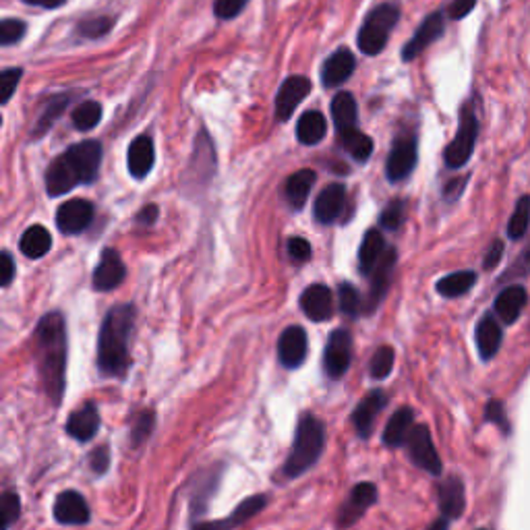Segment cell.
<instances>
[{
	"label": "cell",
	"instance_id": "obj_1",
	"mask_svg": "<svg viewBox=\"0 0 530 530\" xmlns=\"http://www.w3.org/2000/svg\"><path fill=\"white\" fill-rule=\"evenodd\" d=\"M35 357L44 392L52 406H60L67 373V321L60 311L46 313L35 328Z\"/></svg>",
	"mask_w": 530,
	"mask_h": 530
},
{
	"label": "cell",
	"instance_id": "obj_2",
	"mask_svg": "<svg viewBox=\"0 0 530 530\" xmlns=\"http://www.w3.org/2000/svg\"><path fill=\"white\" fill-rule=\"evenodd\" d=\"M137 309L131 302L115 305L106 313L98 336V369L104 377L123 379L131 367L129 338L135 328Z\"/></svg>",
	"mask_w": 530,
	"mask_h": 530
},
{
	"label": "cell",
	"instance_id": "obj_3",
	"mask_svg": "<svg viewBox=\"0 0 530 530\" xmlns=\"http://www.w3.org/2000/svg\"><path fill=\"white\" fill-rule=\"evenodd\" d=\"M102 145L98 141H81L60 153L46 171V193L67 195L77 185H91L100 174Z\"/></svg>",
	"mask_w": 530,
	"mask_h": 530
},
{
	"label": "cell",
	"instance_id": "obj_4",
	"mask_svg": "<svg viewBox=\"0 0 530 530\" xmlns=\"http://www.w3.org/2000/svg\"><path fill=\"white\" fill-rule=\"evenodd\" d=\"M325 448V427L321 419L315 414L305 413L301 414L296 423L293 450L288 454V460L282 466V475L286 479H296L315 466L320 460Z\"/></svg>",
	"mask_w": 530,
	"mask_h": 530
},
{
	"label": "cell",
	"instance_id": "obj_5",
	"mask_svg": "<svg viewBox=\"0 0 530 530\" xmlns=\"http://www.w3.org/2000/svg\"><path fill=\"white\" fill-rule=\"evenodd\" d=\"M400 9L395 5H381L369 13L365 23L360 25L357 44L358 51L367 56H376L387 46L390 33L398 23Z\"/></svg>",
	"mask_w": 530,
	"mask_h": 530
},
{
	"label": "cell",
	"instance_id": "obj_6",
	"mask_svg": "<svg viewBox=\"0 0 530 530\" xmlns=\"http://www.w3.org/2000/svg\"><path fill=\"white\" fill-rule=\"evenodd\" d=\"M479 137V118L472 110V104H466L460 112V125H458L456 137L445 147L443 160L448 168H462L475 152Z\"/></svg>",
	"mask_w": 530,
	"mask_h": 530
},
{
	"label": "cell",
	"instance_id": "obj_7",
	"mask_svg": "<svg viewBox=\"0 0 530 530\" xmlns=\"http://www.w3.org/2000/svg\"><path fill=\"white\" fill-rule=\"evenodd\" d=\"M352 365V336L349 330L338 328L330 334L323 350V373L330 379H342Z\"/></svg>",
	"mask_w": 530,
	"mask_h": 530
},
{
	"label": "cell",
	"instance_id": "obj_8",
	"mask_svg": "<svg viewBox=\"0 0 530 530\" xmlns=\"http://www.w3.org/2000/svg\"><path fill=\"white\" fill-rule=\"evenodd\" d=\"M406 450L408 458L414 462V466H419V469L429 472V475H442V458L437 454L433 437H431V431L427 425H414L413 433L406 442Z\"/></svg>",
	"mask_w": 530,
	"mask_h": 530
},
{
	"label": "cell",
	"instance_id": "obj_9",
	"mask_svg": "<svg viewBox=\"0 0 530 530\" xmlns=\"http://www.w3.org/2000/svg\"><path fill=\"white\" fill-rule=\"evenodd\" d=\"M395 261H398V253H395L394 246H387L379 264L376 265V270L369 275V293H367L363 302V311L367 315L376 313L377 307L384 302L387 291H390Z\"/></svg>",
	"mask_w": 530,
	"mask_h": 530
},
{
	"label": "cell",
	"instance_id": "obj_10",
	"mask_svg": "<svg viewBox=\"0 0 530 530\" xmlns=\"http://www.w3.org/2000/svg\"><path fill=\"white\" fill-rule=\"evenodd\" d=\"M416 139L413 137H400L394 141L392 152L387 155L386 162V176L390 182H400L411 176L416 166Z\"/></svg>",
	"mask_w": 530,
	"mask_h": 530
},
{
	"label": "cell",
	"instance_id": "obj_11",
	"mask_svg": "<svg viewBox=\"0 0 530 530\" xmlns=\"http://www.w3.org/2000/svg\"><path fill=\"white\" fill-rule=\"evenodd\" d=\"M379 497L377 487L373 483H358L355 489L350 491V497L346 499V504L338 512V526L340 528H350L355 526L357 522L363 518L365 512L376 504Z\"/></svg>",
	"mask_w": 530,
	"mask_h": 530
},
{
	"label": "cell",
	"instance_id": "obj_12",
	"mask_svg": "<svg viewBox=\"0 0 530 530\" xmlns=\"http://www.w3.org/2000/svg\"><path fill=\"white\" fill-rule=\"evenodd\" d=\"M267 504H270V497L264 496V493H257V496L240 501L237 510L230 516H226V518L214 522H193L191 530H235L243 525V522H249L253 516H257L261 510H265Z\"/></svg>",
	"mask_w": 530,
	"mask_h": 530
},
{
	"label": "cell",
	"instance_id": "obj_13",
	"mask_svg": "<svg viewBox=\"0 0 530 530\" xmlns=\"http://www.w3.org/2000/svg\"><path fill=\"white\" fill-rule=\"evenodd\" d=\"M387 394L384 390H373L358 402L355 411L350 414V423L355 427L360 440H369L376 427L377 414L387 406Z\"/></svg>",
	"mask_w": 530,
	"mask_h": 530
},
{
	"label": "cell",
	"instance_id": "obj_14",
	"mask_svg": "<svg viewBox=\"0 0 530 530\" xmlns=\"http://www.w3.org/2000/svg\"><path fill=\"white\" fill-rule=\"evenodd\" d=\"M309 352V338L305 328L301 325H288L280 334L278 358L286 369H299L305 363Z\"/></svg>",
	"mask_w": 530,
	"mask_h": 530
},
{
	"label": "cell",
	"instance_id": "obj_15",
	"mask_svg": "<svg viewBox=\"0 0 530 530\" xmlns=\"http://www.w3.org/2000/svg\"><path fill=\"white\" fill-rule=\"evenodd\" d=\"M126 278V267L123 264V257L116 249H104L100 264L94 270V278H91V286L98 293H110L123 284Z\"/></svg>",
	"mask_w": 530,
	"mask_h": 530
},
{
	"label": "cell",
	"instance_id": "obj_16",
	"mask_svg": "<svg viewBox=\"0 0 530 530\" xmlns=\"http://www.w3.org/2000/svg\"><path fill=\"white\" fill-rule=\"evenodd\" d=\"M94 222V203L88 200L65 201L56 211V226L62 235H79Z\"/></svg>",
	"mask_w": 530,
	"mask_h": 530
},
{
	"label": "cell",
	"instance_id": "obj_17",
	"mask_svg": "<svg viewBox=\"0 0 530 530\" xmlns=\"http://www.w3.org/2000/svg\"><path fill=\"white\" fill-rule=\"evenodd\" d=\"M311 94V81L307 77L293 75L282 83L278 89V96H275V120L280 123H286L294 115V110L299 108V104L305 100Z\"/></svg>",
	"mask_w": 530,
	"mask_h": 530
},
{
	"label": "cell",
	"instance_id": "obj_18",
	"mask_svg": "<svg viewBox=\"0 0 530 530\" xmlns=\"http://www.w3.org/2000/svg\"><path fill=\"white\" fill-rule=\"evenodd\" d=\"M299 305L311 321H328L334 315V294L325 284H311L302 291Z\"/></svg>",
	"mask_w": 530,
	"mask_h": 530
},
{
	"label": "cell",
	"instance_id": "obj_19",
	"mask_svg": "<svg viewBox=\"0 0 530 530\" xmlns=\"http://www.w3.org/2000/svg\"><path fill=\"white\" fill-rule=\"evenodd\" d=\"M54 520L60 522V525H88L91 518L89 506L86 497L77 491H62L59 497L54 499L52 507Z\"/></svg>",
	"mask_w": 530,
	"mask_h": 530
},
{
	"label": "cell",
	"instance_id": "obj_20",
	"mask_svg": "<svg viewBox=\"0 0 530 530\" xmlns=\"http://www.w3.org/2000/svg\"><path fill=\"white\" fill-rule=\"evenodd\" d=\"M443 30H445L443 13H433V15H429L425 21H423L419 30H416L413 40L408 42L404 48H402V60L408 62V60L416 59V56L425 51L427 46H431L435 40L442 38Z\"/></svg>",
	"mask_w": 530,
	"mask_h": 530
},
{
	"label": "cell",
	"instance_id": "obj_21",
	"mask_svg": "<svg viewBox=\"0 0 530 530\" xmlns=\"http://www.w3.org/2000/svg\"><path fill=\"white\" fill-rule=\"evenodd\" d=\"M65 429L77 442L94 440L98 431H100V413H98L94 402H86V404H81L77 411L70 413Z\"/></svg>",
	"mask_w": 530,
	"mask_h": 530
},
{
	"label": "cell",
	"instance_id": "obj_22",
	"mask_svg": "<svg viewBox=\"0 0 530 530\" xmlns=\"http://www.w3.org/2000/svg\"><path fill=\"white\" fill-rule=\"evenodd\" d=\"M437 499H440L442 516L450 520L460 518L466 507V491L460 477H445L440 487H437Z\"/></svg>",
	"mask_w": 530,
	"mask_h": 530
},
{
	"label": "cell",
	"instance_id": "obj_23",
	"mask_svg": "<svg viewBox=\"0 0 530 530\" xmlns=\"http://www.w3.org/2000/svg\"><path fill=\"white\" fill-rule=\"evenodd\" d=\"M344 203H346V187L340 185V182L328 185L320 195H317L313 218L320 224L336 222L344 211Z\"/></svg>",
	"mask_w": 530,
	"mask_h": 530
},
{
	"label": "cell",
	"instance_id": "obj_24",
	"mask_svg": "<svg viewBox=\"0 0 530 530\" xmlns=\"http://www.w3.org/2000/svg\"><path fill=\"white\" fill-rule=\"evenodd\" d=\"M355 67H357L355 54H352L349 48H340V51L331 54L330 59L323 62V69H321L323 86L325 88L342 86V83L355 73Z\"/></svg>",
	"mask_w": 530,
	"mask_h": 530
},
{
	"label": "cell",
	"instance_id": "obj_25",
	"mask_svg": "<svg viewBox=\"0 0 530 530\" xmlns=\"http://www.w3.org/2000/svg\"><path fill=\"white\" fill-rule=\"evenodd\" d=\"M126 164H129V172L135 176L137 181H144L147 174L152 172L155 164V150L153 139L150 135H139L133 141L126 153Z\"/></svg>",
	"mask_w": 530,
	"mask_h": 530
},
{
	"label": "cell",
	"instance_id": "obj_26",
	"mask_svg": "<svg viewBox=\"0 0 530 530\" xmlns=\"http://www.w3.org/2000/svg\"><path fill=\"white\" fill-rule=\"evenodd\" d=\"M475 340H477L479 355L483 360H491L497 355V350L501 349V342H504V330H501V325L496 321V317L493 315L480 317V321L477 323V330H475Z\"/></svg>",
	"mask_w": 530,
	"mask_h": 530
},
{
	"label": "cell",
	"instance_id": "obj_27",
	"mask_svg": "<svg viewBox=\"0 0 530 530\" xmlns=\"http://www.w3.org/2000/svg\"><path fill=\"white\" fill-rule=\"evenodd\" d=\"M528 302V293L525 286L514 284L507 286L506 291H501L496 299V313L501 320V323L506 325H514L518 321V317L522 315Z\"/></svg>",
	"mask_w": 530,
	"mask_h": 530
},
{
	"label": "cell",
	"instance_id": "obj_28",
	"mask_svg": "<svg viewBox=\"0 0 530 530\" xmlns=\"http://www.w3.org/2000/svg\"><path fill=\"white\" fill-rule=\"evenodd\" d=\"M387 249L384 235L377 228H371L365 232L363 243L358 246V272L369 278L371 272L376 270V265L379 264L381 256H384Z\"/></svg>",
	"mask_w": 530,
	"mask_h": 530
},
{
	"label": "cell",
	"instance_id": "obj_29",
	"mask_svg": "<svg viewBox=\"0 0 530 530\" xmlns=\"http://www.w3.org/2000/svg\"><path fill=\"white\" fill-rule=\"evenodd\" d=\"M413 429H414L413 408L402 406L392 414V419L387 421V425L384 429V443L387 445V448H400V445H406Z\"/></svg>",
	"mask_w": 530,
	"mask_h": 530
},
{
	"label": "cell",
	"instance_id": "obj_30",
	"mask_svg": "<svg viewBox=\"0 0 530 530\" xmlns=\"http://www.w3.org/2000/svg\"><path fill=\"white\" fill-rule=\"evenodd\" d=\"M315 179H317L315 172L307 171V168H305V171L294 172L284 185V197H286L288 206H291L293 209L305 208L311 189H313Z\"/></svg>",
	"mask_w": 530,
	"mask_h": 530
},
{
	"label": "cell",
	"instance_id": "obj_31",
	"mask_svg": "<svg viewBox=\"0 0 530 530\" xmlns=\"http://www.w3.org/2000/svg\"><path fill=\"white\" fill-rule=\"evenodd\" d=\"M328 135V120L317 110H309L299 118L296 125V139L302 145H317L323 137Z\"/></svg>",
	"mask_w": 530,
	"mask_h": 530
},
{
	"label": "cell",
	"instance_id": "obj_32",
	"mask_svg": "<svg viewBox=\"0 0 530 530\" xmlns=\"http://www.w3.org/2000/svg\"><path fill=\"white\" fill-rule=\"evenodd\" d=\"M19 249L25 257L42 259L48 251L52 249L51 232H48L44 226H40V224L30 226V228L23 232V237H21V240H19Z\"/></svg>",
	"mask_w": 530,
	"mask_h": 530
},
{
	"label": "cell",
	"instance_id": "obj_33",
	"mask_svg": "<svg viewBox=\"0 0 530 530\" xmlns=\"http://www.w3.org/2000/svg\"><path fill=\"white\" fill-rule=\"evenodd\" d=\"M331 118H334V126L338 133L357 129L358 110L355 98H352L349 91H340V94L331 100Z\"/></svg>",
	"mask_w": 530,
	"mask_h": 530
},
{
	"label": "cell",
	"instance_id": "obj_34",
	"mask_svg": "<svg viewBox=\"0 0 530 530\" xmlns=\"http://www.w3.org/2000/svg\"><path fill=\"white\" fill-rule=\"evenodd\" d=\"M479 275L472 270H462V272H454L450 275H443V278L435 284V291L440 293L445 299H458L470 291L472 286L477 284Z\"/></svg>",
	"mask_w": 530,
	"mask_h": 530
},
{
	"label": "cell",
	"instance_id": "obj_35",
	"mask_svg": "<svg viewBox=\"0 0 530 530\" xmlns=\"http://www.w3.org/2000/svg\"><path fill=\"white\" fill-rule=\"evenodd\" d=\"M222 472L218 470V466L214 470H209L208 475L197 477L200 479V487H195L193 493H191V512H193V518L197 514H203L208 510V501L218 491V480H220Z\"/></svg>",
	"mask_w": 530,
	"mask_h": 530
},
{
	"label": "cell",
	"instance_id": "obj_36",
	"mask_svg": "<svg viewBox=\"0 0 530 530\" xmlns=\"http://www.w3.org/2000/svg\"><path fill=\"white\" fill-rule=\"evenodd\" d=\"M338 135H340V144L344 147V152H349L352 158L360 162V164L371 158L373 139L369 135H365V133H360L358 129L342 131L338 133Z\"/></svg>",
	"mask_w": 530,
	"mask_h": 530
},
{
	"label": "cell",
	"instance_id": "obj_37",
	"mask_svg": "<svg viewBox=\"0 0 530 530\" xmlns=\"http://www.w3.org/2000/svg\"><path fill=\"white\" fill-rule=\"evenodd\" d=\"M69 104H70V98L69 96L54 98V100L48 102L44 112H42L40 118H38V123H35V126H33V131H32L33 137H42V135H44V133L48 129H51V126L56 123V120H59V116L62 115V112H65V108H67Z\"/></svg>",
	"mask_w": 530,
	"mask_h": 530
},
{
	"label": "cell",
	"instance_id": "obj_38",
	"mask_svg": "<svg viewBox=\"0 0 530 530\" xmlns=\"http://www.w3.org/2000/svg\"><path fill=\"white\" fill-rule=\"evenodd\" d=\"M530 224V197L525 195L520 197L518 203H516V209L507 222V237L510 240H520L526 235Z\"/></svg>",
	"mask_w": 530,
	"mask_h": 530
},
{
	"label": "cell",
	"instance_id": "obj_39",
	"mask_svg": "<svg viewBox=\"0 0 530 530\" xmlns=\"http://www.w3.org/2000/svg\"><path fill=\"white\" fill-rule=\"evenodd\" d=\"M100 120H102V106L94 100L79 104L73 112V125L75 129L79 131H91L98 123H100Z\"/></svg>",
	"mask_w": 530,
	"mask_h": 530
},
{
	"label": "cell",
	"instance_id": "obj_40",
	"mask_svg": "<svg viewBox=\"0 0 530 530\" xmlns=\"http://www.w3.org/2000/svg\"><path fill=\"white\" fill-rule=\"evenodd\" d=\"M153 427H155V413L152 411V408H145V411L137 413L135 421H133V429H131V443L135 445V448L144 445L153 433Z\"/></svg>",
	"mask_w": 530,
	"mask_h": 530
},
{
	"label": "cell",
	"instance_id": "obj_41",
	"mask_svg": "<svg viewBox=\"0 0 530 530\" xmlns=\"http://www.w3.org/2000/svg\"><path fill=\"white\" fill-rule=\"evenodd\" d=\"M21 516V497L15 491H5L0 497V530H9Z\"/></svg>",
	"mask_w": 530,
	"mask_h": 530
},
{
	"label": "cell",
	"instance_id": "obj_42",
	"mask_svg": "<svg viewBox=\"0 0 530 530\" xmlns=\"http://www.w3.org/2000/svg\"><path fill=\"white\" fill-rule=\"evenodd\" d=\"M394 360H395V352H394L392 346H381V349H377L376 355L371 357V363H369L371 377L373 379H386L394 369Z\"/></svg>",
	"mask_w": 530,
	"mask_h": 530
},
{
	"label": "cell",
	"instance_id": "obj_43",
	"mask_svg": "<svg viewBox=\"0 0 530 530\" xmlns=\"http://www.w3.org/2000/svg\"><path fill=\"white\" fill-rule=\"evenodd\" d=\"M338 299H340L342 313L352 317V320L358 317L360 311H363V301H360V294L357 291V286L350 284V282H342V284L338 286Z\"/></svg>",
	"mask_w": 530,
	"mask_h": 530
},
{
	"label": "cell",
	"instance_id": "obj_44",
	"mask_svg": "<svg viewBox=\"0 0 530 530\" xmlns=\"http://www.w3.org/2000/svg\"><path fill=\"white\" fill-rule=\"evenodd\" d=\"M406 218V203L402 200H394L386 206V209L381 211L379 216V224L384 230H398L402 222H404Z\"/></svg>",
	"mask_w": 530,
	"mask_h": 530
},
{
	"label": "cell",
	"instance_id": "obj_45",
	"mask_svg": "<svg viewBox=\"0 0 530 530\" xmlns=\"http://www.w3.org/2000/svg\"><path fill=\"white\" fill-rule=\"evenodd\" d=\"M112 25H115V19L112 17H89L77 25V33L83 35V38L96 40L108 33L112 30Z\"/></svg>",
	"mask_w": 530,
	"mask_h": 530
},
{
	"label": "cell",
	"instance_id": "obj_46",
	"mask_svg": "<svg viewBox=\"0 0 530 530\" xmlns=\"http://www.w3.org/2000/svg\"><path fill=\"white\" fill-rule=\"evenodd\" d=\"M25 35V23L17 19H3L0 23V44L11 46L17 44V42Z\"/></svg>",
	"mask_w": 530,
	"mask_h": 530
},
{
	"label": "cell",
	"instance_id": "obj_47",
	"mask_svg": "<svg viewBox=\"0 0 530 530\" xmlns=\"http://www.w3.org/2000/svg\"><path fill=\"white\" fill-rule=\"evenodd\" d=\"M21 75H23L21 69H5L3 73H0V102L6 104L11 100V96L15 94V89L19 86Z\"/></svg>",
	"mask_w": 530,
	"mask_h": 530
},
{
	"label": "cell",
	"instance_id": "obj_48",
	"mask_svg": "<svg viewBox=\"0 0 530 530\" xmlns=\"http://www.w3.org/2000/svg\"><path fill=\"white\" fill-rule=\"evenodd\" d=\"M485 419L489 423H496V425L504 431V433H510V423H507V414H506V408L501 402L497 400H491L489 404L485 408Z\"/></svg>",
	"mask_w": 530,
	"mask_h": 530
},
{
	"label": "cell",
	"instance_id": "obj_49",
	"mask_svg": "<svg viewBox=\"0 0 530 530\" xmlns=\"http://www.w3.org/2000/svg\"><path fill=\"white\" fill-rule=\"evenodd\" d=\"M288 256L294 261V264H305L311 259V245L309 240L301 237H293L288 240Z\"/></svg>",
	"mask_w": 530,
	"mask_h": 530
},
{
	"label": "cell",
	"instance_id": "obj_50",
	"mask_svg": "<svg viewBox=\"0 0 530 530\" xmlns=\"http://www.w3.org/2000/svg\"><path fill=\"white\" fill-rule=\"evenodd\" d=\"M246 3H249V0H216L214 13L216 17L220 19H232L245 9Z\"/></svg>",
	"mask_w": 530,
	"mask_h": 530
},
{
	"label": "cell",
	"instance_id": "obj_51",
	"mask_svg": "<svg viewBox=\"0 0 530 530\" xmlns=\"http://www.w3.org/2000/svg\"><path fill=\"white\" fill-rule=\"evenodd\" d=\"M89 466L96 475H104L110 469V450L108 445H100L89 454Z\"/></svg>",
	"mask_w": 530,
	"mask_h": 530
},
{
	"label": "cell",
	"instance_id": "obj_52",
	"mask_svg": "<svg viewBox=\"0 0 530 530\" xmlns=\"http://www.w3.org/2000/svg\"><path fill=\"white\" fill-rule=\"evenodd\" d=\"M530 275V245L526 246L525 253H520V257L514 261V265L506 272L504 280H514V278H526Z\"/></svg>",
	"mask_w": 530,
	"mask_h": 530
},
{
	"label": "cell",
	"instance_id": "obj_53",
	"mask_svg": "<svg viewBox=\"0 0 530 530\" xmlns=\"http://www.w3.org/2000/svg\"><path fill=\"white\" fill-rule=\"evenodd\" d=\"M0 274H3V288H9L13 278H15V261L9 251H3L0 256Z\"/></svg>",
	"mask_w": 530,
	"mask_h": 530
},
{
	"label": "cell",
	"instance_id": "obj_54",
	"mask_svg": "<svg viewBox=\"0 0 530 530\" xmlns=\"http://www.w3.org/2000/svg\"><path fill=\"white\" fill-rule=\"evenodd\" d=\"M504 257V240H493L489 251H487L485 261H483V267L485 270H493V267H497V264Z\"/></svg>",
	"mask_w": 530,
	"mask_h": 530
},
{
	"label": "cell",
	"instance_id": "obj_55",
	"mask_svg": "<svg viewBox=\"0 0 530 530\" xmlns=\"http://www.w3.org/2000/svg\"><path fill=\"white\" fill-rule=\"evenodd\" d=\"M475 5H477V0H454V3L450 5L448 15H450L451 19L460 21V19H464L466 15H469V13H470L472 9H475Z\"/></svg>",
	"mask_w": 530,
	"mask_h": 530
},
{
	"label": "cell",
	"instance_id": "obj_56",
	"mask_svg": "<svg viewBox=\"0 0 530 530\" xmlns=\"http://www.w3.org/2000/svg\"><path fill=\"white\" fill-rule=\"evenodd\" d=\"M158 216H160L158 206H153V203H150V206H145L135 216V222L141 224V226H152V224H155V220H158Z\"/></svg>",
	"mask_w": 530,
	"mask_h": 530
},
{
	"label": "cell",
	"instance_id": "obj_57",
	"mask_svg": "<svg viewBox=\"0 0 530 530\" xmlns=\"http://www.w3.org/2000/svg\"><path fill=\"white\" fill-rule=\"evenodd\" d=\"M464 185H466V179L450 181L448 185H445V189H443V197H445V200H448V201L458 200V197H460V193H462Z\"/></svg>",
	"mask_w": 530,
	"mask_h": 530
},
{
	"label": "cell",
	"instance_id": "obj_58",
	"mask_svg": "<svg viewBox=\"0 0 530 530\" xmlns=\"http://www.w3.org/2000/svg\"><path fill=\"white\" fill-rule=\"evenodd\" d=\"M27 5H33V6H42V9H59L67 3V0H25Z\"/></svg>",
	"mask_w": 530,
	"mask_h": 530
},
{
	"label": "cell",
	"instance_id": "obj_59",
	"mask_svg": "<svg viewBox=\"0 0 530 530\" xmlns=\"http://www.w3.org/2000/svg\"><path fill=\"white\" fill-rule=\"evenodd\" d=\"M450 528V518H445V516H442V518H437L435 522H431V526L427 530H448Z\"/></svg>",
	"mask_w": 530,
	"mask_h": 530
},
{
	"label": "cell",
	"instance_id": "obj_60",
	"mask_svg": "<svg viewBox=\"0 0 530 530\" xmlns=\"http://www.w3.org/2000/svg\"><path fill=\"white\" fill-rule=\"evenodd\" d=\"M480 530H485V528H480Z\"/></svg>",
	"mask_w": 530,
	"mask_h": 530
}]
</instances>
